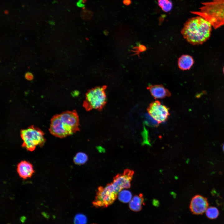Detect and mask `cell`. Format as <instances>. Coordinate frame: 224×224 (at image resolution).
Wrapping results in <instances>:
<instances>
[{"label":"cell","mask_w":224,"mask_h":224,"mask_svg":"<svg viewBox=\"0 0 224 224\" xmlns=\"http://www.w3.org/2000/svg\"><path fill=\"white\" fill-rule=\"evenodd\" d=\"M212 26L203 17L198 16L189 19L181 30L184 38L193 45L202 44L210 36Z\"/></svg>","instance_id":"obj_1"},{"label":"cell","mask_w":224,"mask_h":224,"mask_svg":"<svg viewBox=\"0 0 224 224\" xmlns=\"http://www.w3.org/2000/svg\"><path fill=\"white\" fill-rule=\"evenodd\" d=\"M201 4L198 10L191 13L203 17L215 29L224 26V0H212Z\"/></svg>","instance_id":"obj_2"},{"label":"cell","mask_w":224,"mask_h":224,"mask_svg":"<svg viewBox=\"0 0 224 224\" xmlns=\"http://www.w3.org/2000/svg\"><path fill=\"white\" fill-rule=\"evenodd\" d=\"M107 86H97L88 90L85 94L82 106L87 111L93 109L101 110L107 103Z\"/></svg>","instance_id":"obj_3"},{"label":"cell","mask_w":224,"mask_h":224,"mask_svg":"<svg viewBox=\"0 0 224 224\" xmlns=\"http://www.w3.org/2000/svg\"><path fill=\"white\" fill-rule=\"evenodd\" d=\"M20 133L23 141L22 147L29 151H34L37 146L42 147L45 143L44 133L33 125L21 130Z\"/></svg>","instance_id":"obj_4"},{"label":"cell","mask_w":224,"mask_h":224,"mask_svg":"<svg viewBox=\"0 0 224 224\" xmlns=\"http://www.w3.org/2000/svg\"><path fill=\"white\" fill-rule=\"evenodd\" d=\"M59 115L62 126L69 136L79 131V118L75 110L65 111Z\"/></svg>","instance_id":"obj_5"},{"label":"cell","mask_w":224,"mask_h":224,"mask_svg":"<svg viewBox=\"0 0 224 224\" xmlns=\"http://www.w3.org/2000/svg\"><path fill=\"white\" fill-rule=\"evenodd\" d=\"M147 111L159 124L166 121L170 115L169 108L157 100L150 103L147 108Z\"/></svg>","instance_id":"obj_6"},{"label":"cell","mask_w":224,"mask_h":224,"mask_svg":"<svg viewBox=\"0 0 224 224\" xmlns=\"http://www.w3.org/2000/svg\"><path fill=\"white\" fill-rule=\"evenodd\" d=\"M121 191L117 184L113 181L112 182L107 184L105 187H99L97 193L102 201L112 204Z\"/></svg>","instance_id":"obj_7"},{"label":"cell","mask_w":224,"mask_h":224,"mask_svg":"<svg viewBox=\"0 0 224 224\" xmlns=\"http://www.w3.org/2000/svg\"><path fill=\"white\" fill-rule=\"evenodd\" d=\"M208 207L207 198L201 195H197L192 198L189 208L194 214H201L206 212Z\"/></svg>","instance_id":"obj_8"},{"label":"cell","mask_w":224,"mask_h":224,"mask_svg":"<svg viewBox=\"0 0 224 224\" xmlns=\"http://www.w3.org/2000/svg\"><path fill=\"white\" fill-rule=\"evenodd\" d=\"M50 121L49 130L52 135L60 138H63L68 136L62 126L59 114L54 115Z\"/></svg>","instance_id":"obj_9"},{"label":"cell","mask_w":224,"mask_h":224,"mask_svg":"<svg viewBox=\"0 0 224 224\" xmlns=\"http://www.w3.org/2000/svg\"><path fill=\"white\" fill-rule=\"evenodd\" d=\"M155 99H163L171 96L170 91L162 85H150L147 87Z\"/></svg>","instance_id":"obj_10"},{"label":"cell","mask_w":224,"mask_h":224,"mask_svg":"<svg viewBox=\"0 0 224 224\" xmlns=\"http://www.w3.org/2000/svg\"><path fill=\"white\" fill-rule=\"evenodd\" d=\"M17 171L19 176L24 179L30 177L34 172L32 164L26 161H22L18 164Z\"/></svg>","instance_id":"obj_11"},{"label":"cell","mask_w":224,"mask_h":224,"mask_svg":"<svg viewBox=\"0 0 224 224\" xmlns=\"http://www.w3.org/2000/svg\"><path fill=\"white\" fill-rule=\"evenodd\" d=\"M144 199L142 194L135 195L129 203V207L131 210L134 212L140 211L144 204Z\"/></svg>","instance_id":"obj_12"},{"label":"cell","mask_w":224,"mask_h":224,"mask_svg":"<svg viewBox=\"0 0 224 224\" xmlns=\"http://www.w3.org/2000/svg\"><path fill=\"white\" fill-rule=\"evenodd\" d=\"M194 63L192 57L188 55H183L179 58L178 65L179 68L182 70L189 69Z\"/></svg>","instance_id":"obj_13"},{"label":"cell","mask_w":224,"mask_h":224,"mask_svg":"<svg viewBox=\"0 0 224 224\" xmlns=\"http://www.w3.org/2000/svg\"><path fill=\"white\" fill-rule=\"evenodd\" d=\"M132 196V194L130 191L123 190L119 193L118 198L121 202L124 203H127L131 201Z\"/></svg>","instance_id":"obj_14"},{"label":"cell","mask_w":224,"mask_h":224,"mask_svg":"<svg viewBox=\"0 0 224 224\" xmlns=\"http://www.w3.org/2000/svg\"><path fill=\"white\" fill-rule=\"evenodd\" d=\"M88 160L87 155L85 153L79 152L74 156L73 161L75 164L81 165L84 164Z\"/></svg>","instance_id":"obj_15"},{"label":"cell","mask_w":224,"mask_h":224,"mask_svg":"<svg viewBox=\"0 0 224 224\" xmlns=\"http://www.w3.org/2000/svg\"><path fill=\"white\" fill-rule=\"evenodd\" d=\"M207 217L210 219H214L218 216L219 212L218 209L215 207H208L206 211Z\"/></svg>","instance_id":"obj_16"},{"label":"cell","mask_w":224,"mask_h":224,"mask_svg":"<svg viewBox=\"0 0 224 224\" xmlns=\"http://www.w3.org/2000/svg\"><path fill=\"white\" fill-rule=\"evenodd\" d=\"M158 4L162 9L165 12H168L171 9L172 4L169 0H158Z\"/></svg>","instance_id":"obj_17"},{"label":"cell","mask_w":224,"mask_h":224,"mask_svg":"<svg viewBox=\"0 0 224 224\" xmlns=\"http://www.w3.org/2000/svg\"><path fill=\"white\" fill-rule=\"evenodd\" d=\"M145 123L147 125L154 127H157L159 125L158 122L149 114H145Z\"/></svg>","instance_id":"obj_18"},{"label":"cell","mask_w":224,"mask_h":224,"mask_svg":"<svg viewBox=\"0 0 224 224\" xmlns=\"http://www.w3.org/2000/svg\"><path fill=\"white\" fill-rule=\"evenodd\" d=\"M87 222L86 217L83 214H78L75 217L74 224H86Z\"/></svg>","instance_id":"obj_19"},{"label":"cell","mask_w":224,"mask_h":224,"mask_svg":"<svg viewBox=\"0 0 224 224\" xmlns=\"http://www.w3.org/2000/svg\"><path fill=\"white\" fill-rule=\"evenodd\" d=\"M25 77L26 79L29 80H31L33 78V76L32 73L30 72H26L25 75Z\"/></svg>","instance_id":"obj_20"},{"label":"cell","mask_w":224,"mask_h":224,"mask_svg":"<svg viewBox=\"0 0 224 224\" xmlns=\"http://www.w3.org/2000/svg\"><path fill=\"white\" fill-rule=\"evenodd\" d=\"M124 3L126 5H129L131 3L130 0H124L123 1Z\"/></svg>","instance_id":"obj_21"},{"label":"cell","mask_w":224,"mask_h":224,"mask_svg":"<svg viewBox=\"0 0 224 224\" xmlns=\"http://www.w3.org/2000/svg\"><path fill=\"white\" fill-rule=\"evenodd\" d=\"M223 151H224V145H223Z\"/></svg>","instance_id":"obj_22"},{"label":"cell","mask_w":224,"mask_h":224,"mask_svg":"<svg viewBox=\"0 0 224 224\" xmlns=\"http://www.w3.org/2000/svg\"><path fill=\"white\" fill-rule=\"evenodd\" d=\"M223 73H224V67H223Z\"/></svg>","instance_id":"obj_23"}]
</instances>
